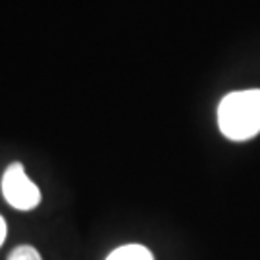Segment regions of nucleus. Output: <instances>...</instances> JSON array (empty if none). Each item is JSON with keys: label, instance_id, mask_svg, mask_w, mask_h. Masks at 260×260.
Returning <instances> with one entry per match:
<instances>
[{"label": "nucleus", "instance_id": "f257e3e1", "mask_svg": "<svg viewBox=\"0 0 260 260\" xmlns=\"http://www.w3.org/2000/svg\"><path fill=\"white\" fill-rule=\"evenodd\" d=\"M220 131L232 141H247L260 133V89L235 91L218 106Z\"/></svg>", "mask_w": 260, "mask_h": 260}, {"label": "nucleus", "instance_id": "f03ea898", "mask_svg": "<svg viewBox=\"0 0 260 260\" xmlns=\"http://www.w3.org/2000/svg\"><path fill=\"white\" fill-rule=\"evenodd\" d=\"M2 195L10 206L16 210L27 212L33 210L41 203V191L39 187L25 176L23 166L19 162H14L6 168L2 177Z\"/></svg>", "mask_w": 260, "mask_h": 260}, {"label": "nucleus", "instance_id": "7ed1b4c3", "mask_svg": "<svg viewBox=\"0 0 260 260\" xmlns=\"http://www.w3.org/2000/svg\"><path fill=\"white\" fill-rule=\"evenodd\" d=\"M106 260H154V256L147 247L133 243V245H123L120 249L112 251Z\"/></svg>", "mask_w": 260, "mask_h": 260}, {"label": "nucleus", "instance_id": "20e7f679", "mask_svg": "<svg viewBox=\"0 0 260 260\" xmlns=\"http://www.w3.org/2000/svg\"><path fill=\"white\" fill-rule=\"evenodd\" d=\"M8 260H43L35 247L31 245H19L10 252Z\"/></svg>", "mask_w": 260, "mask_h": 260}, {"label": "nucleus", "instance_id": "39448f33", "mask_svg": "<svg viewBox=\"0 0 260 260\" xmlns=\"http://www.w3.org/2000/svg\"><path fill=\"white\" fill-rule=\"evenodd\" d=\"M4 239H6V222H4V218L0 216V247H2Z\"/></svg>", "mask_w": 260, "mask_h": 260}]
</instances>
